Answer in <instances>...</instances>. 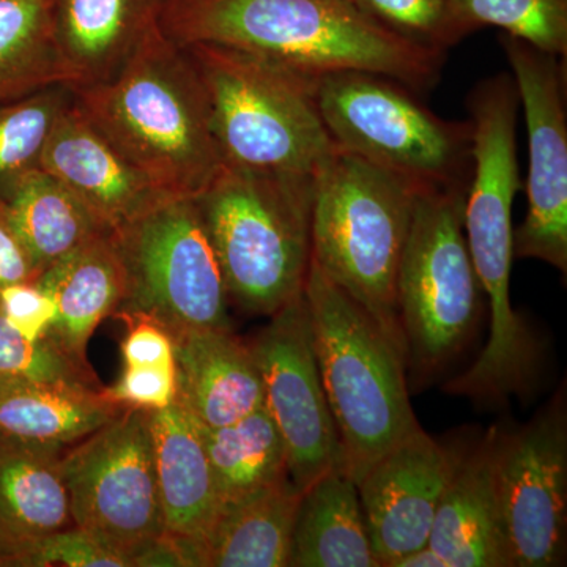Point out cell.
I'll use <instances>...</instances> for the list:
<instances>
[{
    "instance_id": "24",
    "label": "cell",
    "mask_w": 567,
    "mask_h": 567,
    "mask_svg": "<svg viewBox=\"0 0 567 567\" xmlns=\"http://www.w3.org/2000/svg\"><path fill=\"white\" fill-rule=\"evenodd\" d=\"M100 388L0 379V435L65 451L123 412Z\"/></svg>"
},
{
    "instance_id": "1",
    "label": "cell",
    "mask_w": 567,
    "mask_h": 567,
    "mask_svg": "<svg viewBox=\"0 0 567 567\" xmlns=\"http://www.w3.org/2000/svg\"><path fill=\"white\" fill-rule=\"evenodd\" d=\"M162 29L178 47L210 43L319 78L365 71L431 89L443 52L391 32L349 0H163Z\"/></svg>"
},
{
    "instance_id": "2",
    "label": "cell",
    "mask_w": 567,
    "mask_h": 567,
    "mask_svg": "<svg viewBox=\"0 0 567 567\" xmlns=\"http://www.w3.org/2000/svg\"><path fill=\"white\" fill-rule=\"evenodd\" d=\"M73 92L87 121L169 196L196 197L221 169L203 81L162 25L114 76Z\"/></svg>"
},
{
    "instance_id": "3",
    "label": "cell",
    "mask_w": 567,
    "mask_h": 567,
    "mask_svg": "<svg viewBox=\"0 0 567 567\" xmlns=\"http://www.w3.org/2000/svg\"><path fill=\"white\" fill-rule=\"evenodd\" d=\"M303 295L346 470L358 483L421 427L410 402L405 352L312 260Z\"/></svg>"
},
{
    "instance_id": "30",
    "label": "cell",
    "mask_w": 567,
    "mask_h": 567,
    "mask_svg": "<svg viewBox=\"0 0 567 567\" xmlns=\"http://www.w3.org/2000/svg\"><path fill=\"white\" fill-rule=\"evenodd\" d=\"M358 10L404 39L443 52L464 40L453 0H349Z\"/></svg>"
},
{
    "instance_id": "4",
    "label": "cell",
    "mask_w": 567,
    "mask_h": 567,
    "mask_svg": "<svg viewBox=\"0 0 567 567\" xmlns=\"http://www.w3.org/2000/svg\"><path fill=\"white\" fill-rule=\"evenodd\" d=\"M315 177L226 166L197 194L229 300L274 316L303 293Z\"/></svg>"
},
{
    "instance_id": "14",
    "label": "cell",
    "mask_w": 567,
    "mask_h": 567,
    "mask_svg": "<svg viewBox=\"0 0 567 567\" xmlns=\"http://www.w3.org/2000/svg\"><path fill=\"white\" fill-rule=\"evenodd\" d=\"M458 454L423 427L402 439L358 481V494L380 567L427 546Z\"/></svg>"
},
{
    "instance_id": "11",
    "label": "cell",
    "mask_w": 567,
    "mask_h": 567,
    "mask_svg": "<svg viewBox=\"0 0 567 567\" xmlns=\"http://www.w3.org/2000/svg\"><path fill=\"white\" fill-rule=\"evenodd\" d=\"M488 434L511 567L561 566L567 539L565 390L529 423Z\"/></svg>"
},
{
    "instance_id": "15",
    "label": "cell",
    "mask_w": 567,
    "mask_h": 567,
    "mask_svg": "<svg viewBox=\"0 0 567 567\" xmlns=\"http://www.w3.org/2000/svg\"><path fill=\"white\" fill-rule=\"evenodd\" d=\"M41 169L61 181L112 234L173 197L136 169L74 100L55 123Z\"/></svg>"
},
{
    "instance_id": "32",
    "label": "cell",
    "mask_w": 567,
    "mask_h": 567,
    "mask_svg": "<svg viewBox=\"0 0 567 567\" xmlns=\"http://www.w3.org/2000/svg\"><path fill=\"white\" fill-rule=\"evenodd\" d=\"M0 567H132V561L73 525L37 540Z\"/></svg>"
},
{
    "instance_id": "22",
    "label": "cell",
    "mask_w": 567,
    "mask_h": 567,
    "mask_svg": "<svg viewBox=\"0 0 567 567\" xmlns=\"http://www.w3.org/2000/svg\"><path fill=\"white\" fill-rule=\"evenodd\" d=\"M62 453L0 435V566L37 540L73 527Z\"/></svg>"
},
{
    "instance_id": "34",
    "label": "cell",
    "mask_w": 567,
    "mask_h": 567,
    "mask_svg": "<svg viewBox=\"0 0 567 567\" xmlns=\"http://www.w3.org/2000/svg\"><path fill=\"white\" fill-rule=\"evenodd\" d=\"M0 312L7 322L31 341H47L55 320V306L39 282H21L0 289Z\"/></svg>"
},
{
    "instance_id": "8",
    "label": "cell",
    "mask_w": 567,
    "mask_h": 567,
    "mask_svg": "<svg viewBox=\"0 0 567 567\" xmlns=\"http://www.w3.org/2000/svg\"><path fill=\"white\" fill-rule=\"evenodd\" d=\"M391 78L339 71L317 78V103L341 151L420 186L465 183L470 123L443 121Z\"/></svg>"
},
{
    "instance_id": "25",
    "label": "cell",
    "mask_w": 567,
    "mask_h": 567,
    "mask_svg": "<svg viewBox=\"0 0 567 567\" xmlns=\"http://www.w3.org/2000/svg\"><path fill=\"white\" fill-rule=\"evenodd\" d=\"M0 200L41 274L89 241L112 234L61 181L43 169L22 175Z\"/></svg>"
},
{
    "instance_id": "17",
    "label": "cell",
    "mask_w": 567,
    "mask_h": 567,
    "mask_svg": "<svg viewBox=\"0 0 567 567\" xmlns=\"http://www.w3.org/2000/svg\"><path fill=\"white\" fill-rule=\"evenodd\" d=\"M300 498L284 480L226 503L199 539L173 536L185 567H289Z\"/></svg>"
},
{
    "instance_id": "9",
    "label": "cell",
    "mask_w": 567,
    "mask_h": 567,
    "mask_svg": "<svg viewBox=\"0 0 567 567\" xmlns=\"http://www.w3.org/2000/svg\"><path fill=\"white\" fill-rule=\"evenodd\" d=\"M126 275L117 319L142 317L174 338L230 328L226 282L194 197H171L115 230Z\"/></svg>"
},
{
    "instance_id": "5",
    "label": "cell",
    "mask_w": 567,
    "mask_h": 567,
    "mask_svg": "<svg viewBox=\"0 0 567 567\" xmlns=\"http://www.w3.org/2000/svg\"><path fill=\"white\" fill-rule=\"evenodd\" d=\"M420 188L338 147L312 197V262L404 352L395 286Z\"/></svg>"
},
{
    "instance_id": "7",
    "label": "cell",
    "mask_w": 567,
    "mask_h": 567,
    "mask_svg": "<svg viewBox=\"0 0 567 567\" xmlns=\"http://www.w3.org/2000/svg\"><path fill=\"white\" fill-rule=\"evenodd\" d=\"M466 183L423 186L399 265L395 301L406 371L415 382L432 379L472 339L481 289L466 245Z\"/></svg>"
},
{
    "instance_id": "12",
    "label": "cell",
    "mask_w": 567,
    "mask_h": 567,
    "mask_svg": "<svg viewBox=\"0 0 567 567\" xmlns=\"http://www.w3.org/2000/svg\"><path fill=\"white\" fill-rule=\"evenodd\" d=\"M249 346L262 377L265 410L286 446L293 486L303 492L331 470L346 468L305 295L271 316Z\"/></svg>"
},
{
    "instance_id": "23",
    "label": "cell",
    "mask_w": 567,
    "mask_h": 567,
    "mask_svg": "<svg viewBox=\"0 0 567 567\" xmlns=\"http://www.w3.org/2000/svg\"><path fill=\"white\" fill-rule=\"evenodd\" d=\"M289 567H380L357 481L344 466L331 470L301 492Z\"/></svg>"
},
{
    "instance_id": "21",
    "label": "cell",
    "mask_w": 567,
    "mask_h": 567,
    "mask_svg": "<svg viewBox=\"0 0 567 567\" xmlns=\"http://www.w3.org/2000/svg\"><path fill=\"white\" fill-rule=\"evenodd\" d=\"M163 0H59L58 35L71 85L114 76L162 25Z\"/></svg>"
},
{
    "instance_id": "33",
    "label": "cell",
    "mask_w": 567,
    "mask_h": 567,
    "mask_svg": "<svg viewBox=\"0 0 567 567\" xmlns=\"http://www.w3.org/2000/svg\"><path fill=\"white\" fill-rule=\"evenodd\" d=\"M104 398L121 409L159 412L177 401V369L126 368L111 386L100 388Z\"/></svg>"
},
{
    "instance_id": "18",
    "label": "cell",
    "mask_w": 567,
    "mask_h": 567,
    "mask_svg": "<svg viewBox=\"0 0 567 567\" xmlns=\"http://www.w3.org/2000/svg\"><path fill=\"white\" fill-rule=\"evenodd\" d=\"M37 282L55 306L47 341L74 363L92 368L89 341L104 319L117 315L126 292L125 267L114 235L89 241L44 270Z\"/></svg>"
},
{
    "instance_id": "36",
    "label": "cell",
    "mask_w": 567,
    "mask_h": 567,
    "mask_svg": "<svg viewBox=\"0 0 567 567\" xmlns=\"http://www.w3.org/2000/svg\"><path fill=\"white\" fill-rule=\"evenodd\" d=\"M41 270L32 259L0 200V289L13 284L35 282Z\"/></svg>"
},
{
    "instance_id": "29",
    "label": "cell",
    "mask_w": 567,
    "mask_h": 567,
    "mask_svg": "<svg viewBox=\"0 0 567 567\" xmlns=\"http://www.w3.org/2000/svg\"><path fill=\"white\" fill-rule=\"evenodd\" d=\"M464 39L484 25L503 29L555 58L567 55V0H453Z\"/></svg>"
},
{
    "instance_id": "37",
    "label": "cell",
    "mask_w": 567,
    "mask_h": 567,
    "mask_svg": "<svg viewBox=\"0 0 567 567\" xmlns=\"http://www.w3.org/2000/svg\"><path fill=\"white\" fill-rule=\"evenodd\" d=\"M391 567H446V563L427 544L399 558Z\"/></svg>"
},
{
    "instance_id": "27",
    "label": "cell",
    "mask_w": 567,
    "mask_h": 567,
    "mask_svg": "<svg viewBox=\"0 0 567 567\" xmlns=\"http://www.w3.org/2000/svg\"><path fill=\"white\" fill-rule=\"evenodd\" d=\"M203 431L221 506L290 480L286 446L265 406L233 424Z\"/></svg>"
},
{
    "instance_id": "26",
    "label": "cell",
    "mask_w": 567,
    "mask_h": 567,
    "mask_svg": "<svg viewBox=\"0 0 567 567\" xmlns=\"http://www.w3.org/2000/svg\"><path fill=\"white\" fill-rule=\"evenodd\" d=\"M59 0H0V106L71 85L58 35Z\"/></svg>"
},
{
    "instance_id": "16",
    "label": "cell",
    "mask_w": 567,
    "mask_h": 567,
    "mask_svg": "<svg viewBox=\"0 0 567 567\" xmlns=\"http://www.w3.org/2000/svg\"><path fill=\"white\" fill-rule=\"evenodd\" d=\"M174 349L177 401L204 429L233 424L264 406L251 346L230 328L183 333Z\"/></svg>"
},
{
    "instance_id": "20",
    "label": "cell",
    "mask_w": 567,
    "mask_h": 567,
    "mask_svg": "<svg viewBox=\"0 0 567 567\" xmlns=\"http://www.w3.org/2000/svg\"><path fill=\"white\" fill-rule=\"evenodd\" d=\"M151 431L164 529L178 539L197 540L221 507L203 425L175 401L151 413Z\"/></svg>"
},
{
    "instance_id": "6",
    "label": "cell",
    "mask_w": 567,
    "mask_h": 567,
    "mask_svg": "<svg viewBox=\"0 0 567 567\" xmlns=\"http://www.w3.org/2000/svg\"><path fill=\"white\" fill-rule=\"evenodd\" d=\"M182 48L203 81L226 166L315 177L338 151L320 115L317 78L221 44Z\"/></svg>"
},
{
    "instance_id": "19",
    "label": "cell",
    "mask_w": 567,
    "mask_h": 567,
    "mask_svg": "<svg viewBox=\"0 0 567 567\" xmlns=\"http://www.w3.org/2000/svg\"><path fill=\"white\" fill-rule=\"evenodd\" d=\"M429 546L446 567H511L494 473L491 434L461 454L440 499Z\"/></svg>"
},
{
    "instance_id": "35",
    "label": "cell",
    "mask_w": 567,
    "mask_h": 567,
    "mask_svg": "<svg viewBox=\"0 0 567 567\" xmlns=\"http://www.w3.org/2000/svg\"><path fill=\"white\" fill-rule=\"evenodd\" d=\"M128 327L122 341V360L126 368H167L175 365L173 336L158 323L142 317H126Z\"/></svg>"
},
{
    "instance_id": "31",
    "label": "cell",
    "mask_w": 567,
    "mask_h": 567,
    "mask_svg": "<svg viewBox=\"0 0 567 567\" xmlns=\"http://www.w3.org/2000/svg\"><path fill=\"white\" fill-rule=\"evenodd\" d=\"M0 379L99 385L92 368L74 363L48 341H31L0 312ZM100 388V386H99Z\"/></svg>"
},
{
    "instance_id": "10",
    "label": "cell",
    "mask_w": 567,
    "mask_h": 567,
    "mask_svg": "<svg viewBox=\"0 0 567 567\" xmlns=\"http://www.w3.org/2000/svg\"><path fill=\"white\" fill-rule=\"evenodd\" d=\"M151 413L123 410L61 457L74 525L121 551L132 567L134 558L166 533Z\"/></svg>"
},
{
    "instance_id": "28",
    "label": "cell",
    "mask_w": 567,
    "mask_h": 567,
    "mask_svg": "<svg viewBox=\"0 0 567 567\" xmlns=\"http://www.w3.org/2000/svg\"><path fill=\"white\" fill-rule=\"evenodd\" d=\"M73 100V89L59 84L0 106V199L22 175L41 169L55 123Z\"/></svg>"
},
{
    "instance_id": "13",
    "label": "cell",
    "mask_w": 567,
    "mask_h": 567,
    "mask_svg": "<svg viewBox=\"0 0 567 567\" xmlns=\"http://www.w3.org/2000/svg\"><path fill=\"white\" fill-rule=\"evenodd\" d=\"M503 51L528 132V212L514 233V256L567 271L566 61L502 33Z\"/></svg>"
}]
</instances>
